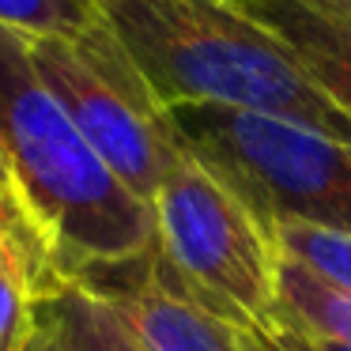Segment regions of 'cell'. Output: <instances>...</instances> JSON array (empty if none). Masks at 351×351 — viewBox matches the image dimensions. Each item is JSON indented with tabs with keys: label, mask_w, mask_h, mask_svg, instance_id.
I'll return each instance as SVG.
<instances>
[{
	"label": "cell",
	"mask_w": 351,
	"mask_h": 351,
	"mask_svg": "<svg viewBox=\"0 0 351 351\" xmlns=\"http://www.w3.org/2000/svg\"><path fill=\"white\" fill-rule=\"evenodd\" d=\"M174 140L265 227L306 223L351 234V144L265 114L167 110Z\"/></svg>",
	"instance_id": "obj_3"
},
{
	"label": "cell",
	"mask_w": 351,
	"mask_h": 351,
	"mask_svg": "<svg viewBox=\"0 0 351 351\" xmlns=\"http://www.w3.org/2000/svg\"><path fill=\"white\" fill-rule=\"evenodd\" d=\"M159 110L265 114L351 144V121L242 0H99Z\"/></svg>",
	"instance_id": "obj_2"
},
{
	"label": "cell",
	"mask_w": 351,
	"mask_h": 351,
	"mask_svg": "<svg viewBox=\"0 0 351 351\" xmlns=\"http://www.w3.org/2000/svg\"><path fill=\"white\" fill-rule=\"evenodd\" d=\"M0 238H12V242L19 245V250H23V242H19V234H16V227H12L8 219H4V215H0Z\"/></svg>",
	"instance_id": "obj_16"
},
{
	"label": "cell",
	"mask_w": 351,
	"mask_h": 351,
	"mask_svg": "<svg viewBox=\"0 0 351 351\" xmlns=\"http://www.w3.org/2000/svg\"><path fill=\"white\" fill-rule=\"evenodd\" d=\"M91 287L129 317L152 351H276L261 332H250L185 295L155 250Z\"/></svg>",
	"instance_id": "obj_6"
},
{
	"label": "cell",
	"mask_w": 351,
	"mask_h": 351,
	"mask_svg": "<svg viewBox=\"0 0 351 351\" xmlns=\"http://www.w3.org/2000/svg\"><path fill=\"white\" fill-rule=\"evenodd\" d=\"M155 253L204 310L268 332L276 325V250L268 227L182 147L152 200Z\"/></svg>",
	"instance_id": "obj_4"
},
{
	"label": "cell",
	"mask_w": 351,
	"mask_h": 351,
	"mask_svg": "<svg viewBox=\"0 0 351 351\" xmlns=\"http://www.w3.org/2000/svg\"><path fill=\"white\" fill-rule=\"evenodd\" d=\"M261 336H265L276 351H351L348 343H336V340H325V336L302 332V328H295V325H272Z\"/></svg>",
	"instance_id": "obj_13"
},
{
	"label": "cell",
	"mask_w": 351,
	"mask_h": 351,
	"mask_svg": "<svg viewBox=\"0 0 351 351\" xmlns=\"http://www.w3.org/2000/svg\"><path fill=\"white\" fill-rule=\"evenodd\" d=\"M0 27L23 38H84L99 19V0H0Z\"/></svg>",
	"instance_id": "obj_11"
},
{
	"label": "cell",
	"mask_w": 351,
	"mask_h": 351,
	"mask_svg": "<svg viewBox=\"0 0 351 351\" xmlns=\"http://www.w3.org/2000/svg\"><path fill=\"white\" fill-rule=\"evenodd\" d=\"M242 8L298 57L310 80L351 121V19L313 8L310 0H242Z\"/></svg>",
	"instance_id": "obj_8"
},
{
	"label": "cell",
	"mask_w": 351,
	"mask_h": 351,
	"mask_svg": "<svg viewBox=\"0 0 351 351\" xmlns=\"http://www.w3.org/2000/svg\"><path fill=\"white\" fill-rule=\"evenodd\" d=\"M268 234L280 257L298 261L328 287L351 295V234H332V230H317L306 223H272Z\"/></svg>",
	"instance_id": "obj_10"
},
{
	"label": "cell",
	"mask_w": 351,
	"mask_h": 351,
	"mask_svg": "<svg viewBox=\"0 0 351 351\" xmlns=\"http://www.w3.org/2000/svg\"><path fill=\"white\" fill-rule=\"evenodd\" d=\"M310 4L332 12V16H340V19H351V0H310Z\"/></svg>",
	"instance_id": "obj_15"
},
{
	"label": "cell",
	"mask_w": 351,
	"mask_h": 351,
	"mask_svg": "<svg viewBox=\"0 0 351 351\" xmlns=\"http://www.w3.org/2000/svg\"><path fill=\"white\" fill-rule=\"evenodd\" d=\"M27 261H31V257H27Z\"/></svg>",
	"instance_id": "obj_17"
},
{
	"label": "cell",
	"mask_w": 351,
	"mask_h": 351,
	"mask_svg": "<svg viewBox=\"0 0 351 351\" xmlns=\"http://www.w3.org/2000/svg\"><path fill=\"white\" fill-rule=\"evenodd\" d=\"M276 325H295L302 332L351 348V295L328 287L298 261L280 257V265H276Z\"/></svg>",
	"instance_id": "obj_9"
},
{
	"label": "cell",
	"mask_w": 351,
	"mask_h": 351,
	"mask_svg": "<svg viewBox=\"0 0 351 351\" xmlns=\"http://www.w3.org/2000/svg\"><path fill=\"white\" fill-rule=\"evenodd\" d=\"M34 268L12 238H0V351H23L31 336Z\"/></svg>",
	"instance_id": "obj_12"
},
{
	"label": "cell",
	"mask_w": 351,
	"mask_h": 351,
	"mask_svg": "<svg viewBox=\"0 0 351 351\" xmlns=\"http://www.w3.org/2000/svg\"><path fill=\"white\" fill-rule=\"evenodd\" d=\"M0 215L16 227V234H19V242H23V253L31 257V245H27V234H23V227H19V215H16V204H12V185H8V170H4V159H0ZM31 268H34V257H31Z\"/></svg>",
	"instance_id": "obj_14"
},
{
	"label": "cell",
	"mask_w": 351,
	"mask_h": 351,
	"mask_svg": "<svg viewBox=\"0 0 351 351\" xmlns=\"http://www.w3.org/2000/svg\"><path fill=\"white\" fill-rule=\"evenodd\" d=\"M23 351H152L121 310L84 280L38 276Z\"/></svg>",
	"instance_id": "obj_7"
},
{
	"label": "cell",
	"mask_w": 351,
	"mask_h": 351,
	"mask_svg": "<svg viewBox=\"0 0 351 351\" xmlns=\"http://www.w3.org/2000/svg\"><path fill=\"white\" fill-rule=\"evenodd\" d=\"M31 61L117 182L152 204L182 144L114 34L95 27L84 38H31Z\"/></svg>",
	"instance_id": "obj_5"
},
{
	"label": "cell",
	"mask_w": 351,
	"mask_h": 351,
	"mask_svg": "<svg viewBox=\"0 0 351 351\" xmlns=\"http://www.w3.org/2000/svg\"><path fill=\"white\" fill-rule=\"evenodd\" d=\"M0 159L38 276L99 283L155 250V212L80 136L31 61V38L0 27Z\"/></svg>",
	"instance_id": "obj_1"
}]
</instances>
